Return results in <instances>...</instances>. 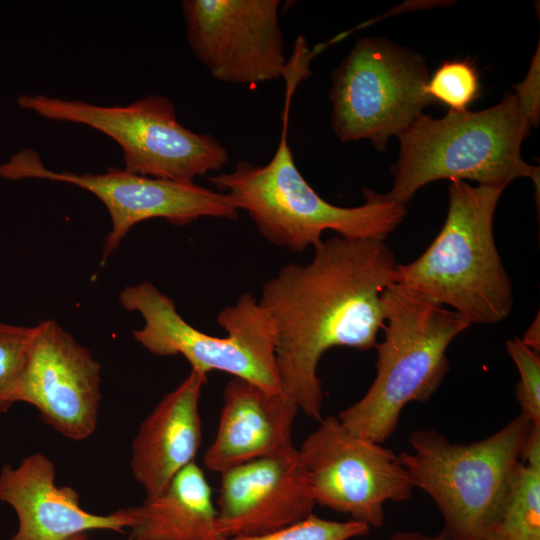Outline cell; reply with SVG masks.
I'll list each match as a JSON object with an SVG mask.
<instances>
[{
    "label": "cell",
    "mask_w": 540,
    "mask_h": 540,
    "mask_svg": "<svg viewBox=\"0 0 540 540\" xmlns=\"http://www.w3.org/2000/svg\"><path fill=\"white\" fill-rule=\"evenodd\" d=\"M308 264L289 263L262 286L260 305L275 328L281 390L307 417L322 420L319 361L332 347L377 345L385 327L384 293L396 262L380 239L336 236L314 247Z\"/></svg>",
    "instance_id": "cell-1"
},
{
    "label": "cell",
    "mask_w": 540,
    "mask_h": 540,
    "mask_svg": "<svg viewBox=\"0 0 540 540\" xmlns=\"http://www.w3.org/2000/svg\"><path fill=\"white\" fill-rule=\"evenodd\" d=\"M506 186L451 180L444 225L416 260L397 264L400 285L463 316L495 324L511 312V279L497 250L493 218Z\"/></svg>",
    "instance_id": "cell-2"
},
{
    "label": "cell",
    "mask_w": 540,
    "mask_h": 540,
    "mask_svg": "<svg viewBox=\"0 0 540 540\" xmlns=\"http://www.w3.org/2000/svg\"><path fill=\"white\" fill-rule=\"evenodd\" d=\"M272 159L265 165L245 160L227 173L210 176V183L244 210L272 244L302 252L322 241L331 230L348 239H380L404 220L406 208L364 188V204L341 207L324 200L298 170L287 141L288 109Z\"/></svg>",
    "instance_id": "cell-3"
},
{
    "label": "cell",
    "mask_w": 540,
    "mask_h": 540,
    "mask_svg": "<svg viewBox=\"0 0 540 540\" xmlns=\"http://www.w3.org/2000/svg\"><path fill=\"white\" fill-rule=\"evenodd\" d=\"M385 335L377 343L376 376L357 402L337 416L354 434L384 443L404 407L427 402L449 371L446 351L471 324L452 309L397 284L384 293Z\"/></svg>",
    "instance_id": "cell-4"
},
{
    "label": "cell",
    "mask_w": 540,
    "mask_h": 540,
    "mask_svg": "<svg viewBox=\"0 0 540 540\" xmlns=\"http://www.w3.org/2000/svg\"><path fill=\"white\" fill-rule=\"evenodd\" d=\"M530 126L515 94L480 112L449 110L440 119L422 114L397 136L394 185L381 197L405 206L422 186L440 179L507 186L528 177L539 186V168L520 152Z\"/></svg>",
    "instance_id": "cell-5"
},
{
    "label": "cell",
    "mask_w": 540,
    "mask_h": 540,
    "mask_svg": "<svg viewBox=\"0 0 540 540\" xmlns=\"http://www.w3.org/2000/svg\"><path fill=\"white\" fill-rule=\"evenodd\" d=\"M533 424L521 413L491 436L450 442L434 429L415 430L398 456L413 487L439 508L450 540H482L502 509L511 475Z\"/></svg>",
    "instance_id": "cell-6"
},
{
    "label": "cell",
    "mask_w": 540,
    "mask_h": 540,
    "mask_svg": "<svg viewBox=\"0 0 540 540\" xmlns=\"http://www.w3.org/2000/svg\"><path fill=\"white\" fill-rule=\"evenodd\" d=\"M119 301L135 311L144 326L134 339L157 356H183L191 369L221 371L249 381L271 394L283 393L275 367V328L267 311L249 292L217 316L225 337L204 333L186 322L174 301L150 282L125 287Z\"/></svg>",
    "instance_id": "cell-7"
},
{
    "label": "cell",
    "mask_w": 540,
    "mask_h": 540,
    "mask_svg": "<svg viewBox=\"0 0 540 540\" xmlns=\"http://www.w3.org/2000/svg\"><path fill=\"white\" fill-rule=\"evenodd\" d=\"M20 108L56 121L89 126L107 135L123 151L124 170L153 178L191 183L218 172L229 159L212 135L199 134L177 119L173 102L149 95L127 106L22 94Z\"/></svg>",
    "instance_id": "cell-8"
},
{
    "label": "cell",
    "mask_w": 540,
    "mask_h": 540,
    "mask_svg": "<svg viewBox=\"0 0 540 540\" xmlns=\"http://www.w3.org/2000/svg\"><path fill=\"white\" fill-rule=\"evenodd\" d=\"M331 125L342 142L370 140L385 149L432 103L424 60L384 38H361L335 69Z\"/></svg>",
    "instance_id": "cell-9"
},
{
    "label": "cell",
    "mask_w": 540,
    "mask_h": 540,
    "mask_svg": "<svg viewBox=\"0 0 540 540\" xmlns=\"http://www.w3.org/2000/svg\"><path fill=\"white\" fill-rule=\"evenodd\" d=\"M0 177L68 183L95 195L106 207L112 224L105 239L101 265L140 222L163 218L173 225L183 226L201 217L233 221L239 217V210L227 194L194 182L142 176L118 168H109L100 174L56 172L48 169L32 149H23L0 164Z\"/></svg>",
    "instance_id": "cell-10"
},
{
    "label": "cell",
    "mask_w": 540,
    "mask_h": 540,
    "mask_svg": "<svg viewBox=\"0 0 540 540\" xmlns=\"http://www.w3.org/2000/svg\"><path fill=\"white\" fill-rule=\"evenodd\" d=\"M315 503L380 528L384 504L410 499L413 485L399 456L323 417L297 448Z\"/></svg>",
    "instance_id": "cell-11"
},
{
    "label": "cell",
    "mask_w": 540,
    "mask_h": 540,
    "mask_svg": "<svg viewBox=\"0 0 540 540\" xmlns=\"http://www.w3.org/2000/svg\"><path fill=\"white\" fill-rule=\"evenodd\" d=\"M279 0H183L188 44L211 76L256 85L288 77Z\"/></svg>",
    "instance_id": "cell-12"
},
{
    "label": "cell",
    "mask_w": 540,
    "mask_h": 540,
    "mask_svg": "<svg viewBox=\"0 0 540 540\" xmlns=\"http://www.w3.org/2000/svg\"><path fill=\"white\" fill-rule=\"evenodd\" d=\"M101 364L55 320L35 325L17 402L34 406L42 420L71 440L90 437L101 402Z\"/></svg>",
    "instance_id": "cell-13"
},
{
    "label": "cell",
    "mask_w": 540,
    "mask_h": 540,
    "mask_svg": "<svg viewBox=\"0 0 540 540\" xmlns=\"http://www.w3.org/2000/svg\"><path fill=\"white\" fill-rule=\"evenodd\" d=\"M315 505L297 448L221 473L217 511L224 538L289 526L311 515Z\"/></svg>",
    "instance_id": "cell-14"
},
{
    "label": "cell",
    "mask_w": 540,
    "mask_h": 540,
    "mask_svg": "<svg viewBox=\"0 0 540 540\" xmlns=\"http://www.w3.org/2000/svg\"><path fill=\"white\" fill-rule=\"evenodd\" d=\"M78 492L56 484L55 464L42 453L24 457L0 473V500L9 504L18 519L11 540H66L91 530L125 532L126 509L99 515L83 509Z\"/></svg>",
    "instance_id": "cell-15"
},
{
    "label": "cell",
    "mask_w": 540,
    "mask_h": 540,
    "mask_svg": "<svg viewBox=\"0 0 540 540\" xmlns=\"http://www.w3.org/2000/svg\"><path fill=\"white\" fill-rule=\"evenodd\" d=\"M298 405L283 393L271 394L241 378L223 390L216 436L203 464L222 473L245 462L293 450L292 430Z\"/></svg>",
    "instance_id": "cell-16"
},
{
    "label": "cell",
    "mask_w": 540,
    "mask_h": 540,
    "mask_svg": "<svg viewBox=\"0 0 540 540\" xmlns=\"http://www.w3.org/2000/svg\"><path fill=\"white\" fill-rule=\"evenodd\" d=\"M207 375L191 369L141 422L131 446V472L146 497L159 494L194 458L202 442L199 402Z\"/></svg>",
    "instance_id": "cell-17"
},
{
    "label": "cell",
    "mask_w": 540,
    "mask_h": 540,
    "mask_svg": "<svg viewBox=\"0 0 540 540\" xmlns=\"http://www.w3.org/2000/svg\"><path fill=\"white\" fill-rule=\"evenodd\" d=\"M129 540H222L211 486L195 462L156 496L125 508Z\"/></svg>",
    "instance_id": "cell-18"
},
{
    "label": "cell",
    "mask_w": 540,
    "mask_h": 540,
    "mask_svg": "<svg viewBox=\"0 0 540 540\" xmlns=\"http://www.w3.org/2000/svg\"><path fill=\"white\" fill-rule=\"evenodd\" d=\"M482 540H540V464L519 461L500 514Z\"/></svg>",
    "instance_id": "cell-19"
},
{
    "label": "cell",
    "mask_w": 540,
    "mask_h": 540,
    "mask_svg": "<svg viewBox=\"0 0 540 540\" xmlns=\"http://www.w3.org/2000/svg\"><path fill=\"white\" fill-rule=\"evenodd\" d=\"M424 91L432 102L439 101L450 111H466L479 94L477 69L469 60L445 61L428 78Z\"/></svg>",
    "instance_id": "cell-20"
},
{
    "label": "cell",
    "mask_w": 540,
    "mask_h": 540,
    "mask_svg": "<svg viewBox=\"0 0 540 540\" xmlns=\"http://www.w3.org/2000/svg\"><path fill=\"white\" fill-rule=\"evenodd\" d=\"M34 334L35 326L12 325L0 320V413L17 403Z\"/></svg>",
    "instance_id": "cell-21"
},
{
    "label": "cell",
    "mask_w": 540,
    "mask_h": 540,
    "mask_svg": "<svg viewBox=\"0 0 540 540\" xmlns=\"http://www.w3.org/2000/svg\"><path fill=\"white\" fill-rule=\"evenodd\" d=\"M369 531V526L355 520L332 521L312 513L301 521L268 533L222 540H350L364 536Z\"/></svg>",
    "instance_id": "cell-22"
},
{
    "label": "cell",
    "mask_w": 540,
    "mask_h": 540,
    "mask_svg": "<svg viewBox=\"0 0 540 540\" xmlns=\"http://www.w3.org/2000/svg\"><path fill=\"white\" fill-rule=\"evenodd\" d=\"M506 350L520 375L515 390L521 414L540 427V356L515 337L506 341Z\"/></svg>",
    "instance_id": "cell-23"
},
{
    "label": "cell",
    "mask_w": 540,
    "mask_h": 540,
    "mask_svg": "<svg viewBox=\"0 0 540 540\" xmlns=\"http://www.w3.org/2000/svg\"><path fill=\"white\" fill-rule=\"evenodd\" d=\"M520 110L530 125L539 119V50L535 54L526 78L515 86Z\"/></svg>",
    "instance_id": "cell-24"
},
{
    "label": "cell",
    "mask_w": 540,
    "mask_h": 540,
    "mask_svg": "<svg viewBox=\"0 0 540 540\" xmlns=\"http://www.w3.org/2000/svg\"><path fill=\"white\" fill-rule=\"evenodd\" d=\"M521 341L535 352L540 351V318L539 312L524 333Z\"/></svg>",
    "instance_id": "cell-25"
},
{
    "label": "cell",
    "mask_w": 540,
    "mask_h": 540,
    "mask_svg": "<svg viewBox=\"0 0 540 540\" xmlns=\"http://www.w3.org/2000/svg\"><path fill=\"white\" fill-rule=\"evenodd\" d=\"M388 540H450L444 531L436 535H426L419 532H396Z\"/></svg>",
    "instance_id": "cell-26"
},
{
    "label": "cell",
    "mask_w": 540,
    "mask_h": 540,
    "mask_svg": "<svg viewBox=\"0 0 540 540\" xmlns=\"http://www.w3.org/2000/svg\"><path fill=\"white\" fill-rule=\"evenodd\" d=\"M66 540H90L86 533H78L71 537H69Z\"/></svg>",
    "instance_id": "cell-27"
}]
</instances>
